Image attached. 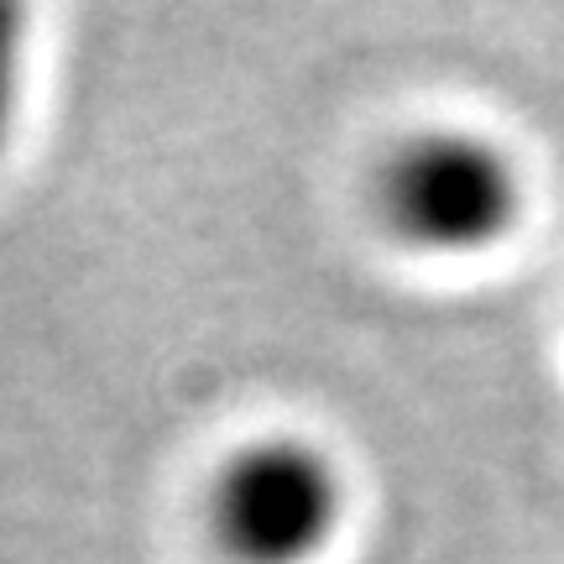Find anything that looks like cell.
Instances as JSON below:
<instances>
[{"label":"cell","mask_w":564,"mask_h":564,"mask_svg":"<svg viewBox=\"0 0 564 564\" xmlns=\"http://www.w3.org/2000/svg\"><path fill=\"white\" fill-rule=\"evenodd\" d=\"M17 63H21V11L0 6V141L17 110Z\"/></svg>","instance_id":"cell-3"},{"label":"cell","mask_w":564,"mask_h":564,"mask_svg":"<svg viewBox=\"0 0 564 564\" xmlns=\"http://www.w3.org/2000/svg\"><path fill=\"white\" fill-rule=\"evenodd\" d=\"M345 518L340 470L303 440H262L236 449L209 486V528L236 564L319 560Z\"/></svg>","instance_id":"cell-2"},{"label":"cell","mask_w":564,"mask_h":564,"mask_svg":"<svg viewBox=\"0 0 564 564\" xmlns=\"http://www.w3.org/2000/svg\"><path fill=\"white\" fill-rule=\"evenodd\" d=\"M387 230L429 257H476L523 215V173L476 131H423L387 158L377 178Z\"/></svg>","instance_id":"cell-1"}]
</instances>
